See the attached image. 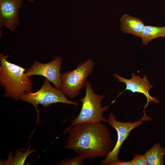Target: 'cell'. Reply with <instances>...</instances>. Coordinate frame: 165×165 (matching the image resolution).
Instances as JSON below:
<instances>
[{"label":"cell","instance_id":"obj_1","mask_svg":"<svg viewBox=\"0 0 165 165\" xmlns=\"http://www.w3.org/2000/svg\"><path fill=\"white\" fill-rule=\"evenodd\" d=\"M102 122L75 124L68 130L64 148L71 150L84 159L106 157L113 149L114 142L107 125Z\"/></svg>","mask_w":165,"mask_h":165},{"label":"cell","instance_id":"obj_2","mask_svg":"<svg viewBox=\"0 0 165 165\" xmlns=\"http://www.w3.org/2000/svg\"><path fill=\"white\" fill-rule=\"evenodd\" d=\"M8 57L0 54V83L5 88V97L19 100L24 94L31 92L32 83L25 73L27 69L8 61Z\"/></svg>","mask_w":165,"mask_h":165},{"label":"cell","instance_id":"obj_3","mask_svg":"<svg viewBox=\"0 0 165 165\" xmlns=\"http://www.w3.org/2000/svg\"><path fill=\"white\" fill-rule=\"evenodd\" d=\"M86 94L83 98L79 100L82 102L80 111L77 116L71 121V125L64 132H68L74 125L90 122H107V119L103 116L104 112L109 108V105L101 106V101L105 95L96 94L94 91L90 83L86 82Z\"/></svg>","mask_w":165,"mask_h":165},{"label":"cell","instance_id":"obj_4","mask_svg":"<svg viewBox=\"0 0 165 165\" xmlns=\"http://www.w3.org/2000/svg\"><path fill=\"white\" fill-rule=\"evenodd\" d=\"M95 63L88 59L79 64L76 69L61 74L62 92L68 97L74 98L85 86L87 78L92 73Z\"/></svg>","mask_w":165,"mask_h":165},{"label":"cell","instance_id":"obj_5","mask_svg":"<svg viewBox=\"0 0 165 165\" xmlns=\"http://www.w3.org/2000/svg\"><path fill=\"white\" fill-rule=\"evenodd\" d=\"M21 100L31 104L35 108L38 115V106L41 105L46 107L52 104L61 103L78 106V102L69 100L61 90L52 86L45 79L41 88L37 91L27 92L22 96Z\"/></svg>","mask_w":165,"mask_h":165},{"label":"cell","instance_id":"obj_6","mask_svg":"<svg viewBox=\"0 0 165 165\" xmlns=\"http://www.w3.org/2000/svg\"><path fill=\"white\" fill-rule=\"evenodd\" d=\"M107 122L116 130L117 139L114 147L105 159L101 161L100 164L101 165H111L113 162L119 160L118 155L120 148L123 142L132 130L143 123L141 120L134 122L119 121L114 114L112 113L108 115Z\"/></svg>","mask_w":165,"mask_h":165},{"label":"cell","instance_id":"obj_7","mask_svg":"<svg viewBox=\"0 0 165 165\" xmlns=\"http://www.w3.org/2000/svg\"><path fill=\"white\" fill-rule=\"evenodd\" d=\"M62 61V59L59 56L47 63L34 61L31 67L27 69L25 73L29 77L34 75L42 76L52 82L55 87L61 90V80L60 70Z\"/></svg>","mask_w":165,"mask_h":165},{"label":"cell","instance_id":"obj_8","mask_svg":"<svg viewBox=\"0 0 165 165\" xmlns=\"http://www.w3.org/2000/svg\"><path fill=\"white\" fill-rule=\"evenodd\" d=\"M114 76L115 78L117 79V80L118 82H124L126 85L125 90L122 92L119 93L117 97L125 90H127L131 91L133 93L136 92L142 93L145 96L147 101L146 104L144 106L143 110L144 116L141 120L142 121L149 120L150 118H149L145 113V108L151 101L156 104L160 103V101L157 98L152 97L149 94V91L152 88L153 86L152 84H150V82L148 81L147 76L144 75L143 78H141L139 75H136L133 73L131 74V78L130 79L124 78L116 73L114 74Z\"/></svg>","mask_w":165,"mask_h":165},{"label":"cell","instance_id":"obj_9","mask_svg":"<svg viewBox=\"0 0 165 165\" xmlns=\"http://www.w3.org/2000/svg\"><path fill=\"white\" fill-rule=\"evenodd\" d=\"M23 0H0V28L14 31L20 24L18 12Z\"/></svg>","mask_w":165,"mask_h":165},{"label":"cell","instance_id":"obj_10","mask_svg":"<svg viewBox=\"0 0 165 165\" xmlns=\"http://www.w3.org/2000/svg\"><path fill=\"white\" fill-rule=\"evenodd\" d=\"M122 32L140 37L145 25L140 19L124 14L120 19Z\"/></svg>","mask_w":165,"mask_h":165},{"label":"cell","instance_id":"obj_11","mask_svg":"<svg viewBox=\"0 0 165 165\" xmlns=\"http://www.w3.org/2000/svg\"><path fill=\"white\" fill-rule=\"evenodd\" d=\"M145 155L148 165H163L165 156V147H162L160 143L157 142L149 150L147 151Z\"/></svg>","mask_w":165,"mask_h":165},{"label":"cell","instance_id":"obj_12","mask_svg":"<svg viewBox=\"0 0 165 165\" xmlns=\"http://www.w3.org/2000/svg\"><path fill=\"white\" fill-rule=\"evenodd\" d=\"M142 43L147 46L153 39L159 37H165V26H145L140 37Z\"/></svg>","mask_w":165,"mask_h":165},{"label":"cell","instance_id":"obj_13","mask_svg":"<svg viewBox=\"0 0 165 165\" xmlns=\"http://www.w3.org/2000/svg\"><path fill=\"white\" fill-rule=\"evenodd\" d=\"M36 149H31L29 147L26 151L22 152L21 149H17L15 155L13 157L12 152L9 153L8 158L4 162V165H24L27 158L31 153L35 152Z\"/></svg>","mask_w":165,"mask_h":165},{"label":"cell","instance_id":"obj_14","mask_svg":"<svg viewBox=\"0 0 165 165\" xmlns=\"http://www.w3.org/2000/svg\"><path fill=\"white\" fill-rule=\"evenodd\" d=\"M84 159L80 156L68 159H65L58 162L57 165H82Z\"/></svg>","mask_w":165,"mask_h":165},{"label":"cell","instance_id":"obj_15","mask_svg":"<svg viewBox=\"0 0 165 165\" xmlns=\"http://www.w3.org/2000/svg\"><path fill=\"white\" fill-rule=\"evenodd\" d=\"M132 165H147L146 157L144 155L135 154L133 159L130 161Z\"/></svg>","mask_w":165,"mask_h":165},{"label":"cell","instance_id":"obj_16","mask_svg":"<svg viewBox=\"0 0 165 165\" xmlns=\"http://www.w3.org/2000/svg\"><path fill=\"white\" fill-rule=\"evenodd\" d=\"M111 165H132L130 161L122 162L119 160L113 162Z\"/></svg>","mask_w":165,"mask_h":165},{"label":"cell","instance_id":"obj_17","mask_svg":"<svg viewBox=\"0 0 165 165\" xmlns=\"http://www.w3.org/2000/svg\"><path fill=\"white\" fill-rule=\"evenodd\" d=\"M27 1L30 2H34V0H27Z\"/></svg>","mask_w":165,"mask_h":165}]
</instances>
